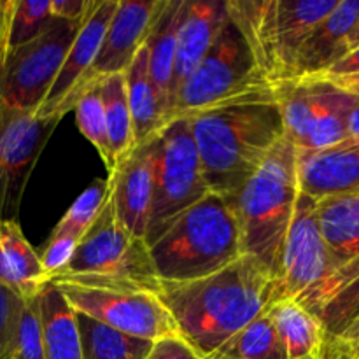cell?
Listing matches in <instances>:
<instances>
[{
    "instance_id": "obj_1",
    "label": "cell",
    "mask_w": 359,
    "mask_h": 359,
    "mask_svg": "<svg viewBox=\"0 0 359 359\" xmlns=\"http://www.w3.org/2000/svg\"><path fill=\"white\" fill-rule=\"evenodd\" d=\"M210 193L230 196L286 137L277 88L255 91L189 116Z\"/></svg>"
},
{
    "instance_id": "obj_2",
    "label": "cell",
    "mask_w": 359,
    "mask_h": 359,
    "mask_svg": "<svg viewBox=\"0 0 359 359\" xmlns=\"http://www.w3.org/2000/svg\"><path fill=\"white\" fill-rule=\"evenodd\" d=\"M273 279L251 256L191 283H161L158 298L177 332L200 356L209 358L238 330L269 309Z\"/></svg>"
},
{
    "instance_id": "obj_3",
    "label": "cell",
    "mask_w": 359,
    "mask_h": 359,
    "mask_svg": "<svg viewBox=\"0 0 359 359\" xmlns=\"http://www.w3.org/2000/svg\"><path fill=\"white\" fill-rule=\"evenodd\" d=\"M290 300L340 333L359 316V265H337L316 219V200L300 193L270 305ZM269 305V307H270Z\"/></svg>"
},
{
    "instance_id": "obj_4",
    "label": "cell",
    "mask_w": 359,
    "mask_h": 359,
    "mask_svg": "<svg viewBox=\"0 0 359 359\" xmlns=\"http://www.w3.org/2000/svg\"><path fill=\"white\" fill-rule=\"evenodd\" d=\"M298 195L297 147L284 137L262 167L237 191L224 196L241 228L242 256L262 263L272 279L279 272Z\"/></svg>"
},
{
    "instance_id": "obj_5",
    "label": "cell",
    "mask_w": 359,
    "mask_h": 359,
    "mask_svg": "<svg viewBox=\"0 0 359 359\" xmlns=\"http://www.w3.org/2000/svg\"><path fill=\"white\" fill-rule=\"evenodd\" d=\"M160 283L179 284L221 272L242 256L241 228L224 196L209 193L149 244Z\"/></svg>"
},
{
    "instance_id": "obj_6",
    "label": "cell",
    "mask_w": 359,
    "mask_h": 359,
    "mask_svg": "<svg viewBox=\"0 0 359 359\" xmlns=\"http://www.w3.org/2000/svg\"><path fill=\"white\" fill-rule=\"evenodd\" d=\"M49 283L153 294L161 290L149 245L123 226L114 212L111 193L102 212L77 244L69 265Z\"/></svg>"
},
{
    "instance_id": "obj_7",
    "label": "cell",
    "mask_w": 359,
    "mask_h": 359,
    "mask_svg": "<svg viewBox=\"0 0 359 359\" xmlns=\"http://www.w3.org/2000/svg\"><path fill=\"white\" fill-rule=\"evenodd\" d=\"M269 88L273 86L258 69L248 42L228 18L209 51L177 90L165 125Z\"/></svg>"
},
{
    "instance_id": "obj_8",
    "label": "cell",
    "mask_w": 359,
    "mask_h": 359,
    "mask_svg": "<svg viewBox=\"0 0 359 359\" xmlns=\"http://www.w3.org/2000/svg\"><path fill=\"white\" fill-rule=\"evenodd\" d=\"M209 193L189 119H172L154 135V189L146 230L147 245Z\"/></svg>"
},
{
    "instance_id": "obj_9",
    "label": "cell",
    "mask_w": 359,
    "mask_h": 359,
    "mask_svg": "<svg viewBox=\"0 0 359 359\" xmlns=\"http://www.w3.org/2000/svg\"><path fill=\"white\" fill-rule=\"evenodd\" d=\"M83 23L53 18L39 37L9 49L0 70V98L13 107L37 112Z\"/></svg>"
},
{
    "instance_id": "obj_10",
    "label": "cell",
    "mask_w": 359,
    "mask_h": 359,
    "mask_svg": "<svg viewBox=\"0 0 359 359\" xmlns=\"http://www.w3.org/2000/svg\"><path fill=\"white\" fill-rule=\"evenodd\" d=\"M53 286L58 287L77 314L88 316L116 332L149 342L179 335L174 319L158 294L146 291L97 290L76 284Z\"/></svg>"
},
{
    "instance_id": "obj_11",
    "label": "cell",
    "mask_w": 359,
    "mask_h": 359,
    "mask_svg": "<svg viewBox=\"0 0 359 359\" xmlns=\"http://www.w3.org/2000/svg\"><path fill=\"white\" fill-rule=\"evenodd\" d=\"M60 119L0 98V221H16L28 177Z\"/></svg>"
},
{
    "instance_id": "obj_12",
    "label": "cell",
    "mask_w": 359,
    "mask_h": 359,
    "mask_svg": "<svg viewBox=\"0 0 359 359\" xmlns=\"http://www.w3.org/2000/svg\"><path fill=\"white\" fill-rule=\"evenodd\" d=\"M163 2L165 0H149V2L118 0V7L105 32L100 51L93 65L81 77L77 86L60 107V118L74 111V105L86 91L97 88L109 77L126 72V69L135 60L137 53L146 46L147 37L160 16Z\"/></svg>"
},
{
    "instance_id": "obj_13",
    "label": "cell",
    "mask_w": 359,
    "mask_h": 359,
    "mask_svg": "<svg viewBox=\"0 0 359 359\" xmlns=\"http://www.w3.org/2000/svg\"><path fill=\"white\" fill-rule=\"evenodd\" d=\"M154 135L137 144L109 174L116 216L130 233L144 241L154 189Z\"/></svg>"
},
{
    "instance_id": "obj_14",
    "label": "cell",
    "mask_w": 359,
    "mask_h": 359,
    "mask_svg": "<svg viewBox=\"0 0 359 359\" xmlns=\"http://www.w3.org/2000/svg\"><path fill=\"white\" fill-rule=\"evenodd\" d=\"M226 20V2L182 0L181 20H179L177 39H175V65L168 111L174 104V98L181 84L209 51ZM167 116H165V121H167Z\"/></svg>"
},
{
    "instance_id": "obj_15",
    "label": "cell",
    "mask_w": 359,
    "mask_h": 359,
    "mask_svg": "<svg viewBox=\"0 0 359 359\" xmlns=\"http://www.w3.org/2000/svg\"><path fill=\"white\" fill-rule=\"evenodd\" d=\"M116 7H118V0H97L93 11L88 14L79 34L74 39L62 70H60L58 77L53 83L44 104L37 111L39 116H56V118H60L58 111L63 102L72 93L81 77L93 65Z\"/></svg>"
},
{
    "instance_id": "obj_16",
    "label": "cell",
    "mask_w": 359,
    "mask_h": 359,
    "mask_svg": "<svg viewBox=\"0 0 359 359\" xmlns=\"http://www.w3.org/2000/svg\"><path fill=\"white\" fill-rule=\"evenodd\" d=\"M359 20V0H340L339 6L312 30L294 62L293 81L314 79L349 53L347 39Z\"/></svg>"
},
{
    "instance_id": "obj_17",
    "label": "cell",
    "mask_w": 359,
    "mask_h": 359,
    "mask_svg": "<svg viewBox=\"0 0 359 359\" xmlns=\"http://www.w3.org/2000/svg\"><path fill=\"white\" fill-rule=\"evenodd\" d=\"M300 193L319 200L359 189V147L297 151Z\"/></svg>"
},
{
    "instance_id": "obj_18",
    "label": "cell",
    "mask_w": 359,
    "mask_h": 359,
    "mask_svg": "<svg viewBox=\"0 0 359 359\" xmlns=\"http://www.w3.org/2000/svg\"><path fill=\"white\" fill-rule=\"evenodd\" d=\"M340 0H276V53L279 86L293 81L297 55L316 27Z\"/></svg>"
},
{
    "instance_id": "obj_19",
    "label": "cell",
    "mask_w": 359,
    "mask_h": 359,
    "mask_svg": "<svg viewBox=\"0 0 359 359\" xmlns=\"http://www.w3.org/2000/svg\"><path fill=\"white\" fill-rule=\"evenodd\" d=\"M228 18L248 42L256 65L273 88H279L276 53V0H228Z\"/></svg>"
},
{
    "instance_id": "obj_20",
    "label": "cell",
    "mask_w": 359,
    "mask_h": 359,
    "mask_svg": "<svg viewBox=\"0 0 359 359\" xmlns=\"http://www.w3.org/2000/svg\"><path fill=\"white\" fill-rule=\"evenodd\" d=\"M48 280L39 251L25 238L18 219L0 221V284L30 300L41 294Z\"/></svg>"
},
{
    "instance_id": "obj_21",
    "label": "cell",
    "mask_w": 359,
    "mask_h": 359,
    "mask_svg": "<svg viewBox=\"0 0 359 359\" xmlns=\"http://www.w3.org/2000/svg\"><path fill=\"white\" fill-rule=\"evenodd\" d=\"M316 219L337 265H359V189L316 200Z\"/></svg>"
},
{
    "instance_id": "obj_22",
    "label": "cell",
    "mask_w": 359,
    "mask_h": 359,
    "mask_svg": "<svg viewBox=\"0 0 359 359\" xmlns=\"http://www.w3.org/2000/svg\"><path fill=\"white\" fill-rule=\"evenodd\" d=\"M312 97V126L302 151H323L347 140V116L358 97L323 79H304Z\"/></svg>"
},
{
    "instance_id": "obj_23",
    "label": "cell",
    "mask_w": 359,
    "mask_h": 359,
    "mask_svg": "<svg viewBox=\"0 0 359 359\" xmlns=\"http://www.w3.org/2000/svg\"><path fill=\"white\" fill-rule=\"evenodd\" d=\"M44 359H83L77 314L60 290L46 284L39 294Z\"/></svg>"
},
{
    "instance_id": "obj_24",
    "label": "cell",
    "mask_w": 359,
    "mask_h": 359,
    "mask_svg": "<svg viewBox=\"0 0 359 359\" xmlns=\"http://www.w3.org/2000/svg\"><path fill=\"white\" fill-rule=\"evenodd\" d=\"M125 83L132 116L133 140L137 146L149 140L158 130L163 128V107L149 72L146 46L137 53L132 65L126 69Z\"/></svg>"
},
{
    "instance_id": "obj_25",
    "label": "cell",
    "mask_w": 359,
    "mask_h": 359,
    "mask_svg": "<svg viewBox=\"0 0 359 359\" xmlns=\"http://www.w3.org/2000/svg\"><path fill=\"white\" fill-rule=\"evenodd\" d=\"M181 7L182 0H165L160 16L146 42L149 72L156 84L161 107H163V125L168 104H170L172 77H174L175 65V39H177L179 20H181Z\"/></svg>"
},
{
    "instance_id": "obj_26",
    "label": "cell",
    "mask_w": 359,
    "mask_h": 359,
    "mask_svg": "<svg viewBox=\"0 0 359 359\" xmlns=\"http://www.w3.org/2000/svg\"><path fill=\"white\" fill-rule=\"evenodd\" d=\"M266 314L283 340L287 359L316 353L328 332L316 316L290 300L272 304L266 309Z\"/></svg>"
},
{
    "instance_id": "obj_27",
    "label": "cell",
    "mask_w": 359,
    "mask_h": 359,
    "mask_svg": "<svg viewBox=\"0 0 359 359\" xmlns=\"http://www.w3.org/2000/svg\"><path fill=\"white\" fill-rule=\"evenodd\" d=\"M77 328L83 359H146L153 347L149 340L116 332L84 314H77Z\"/></svg>"
},
{
    "instance_id": "obj_28",
    "label": "cell",
    "mask_w": 359,
    "mask_h": 359,
    "mask_svg": "<svg viewBox=\"0 0 359 359\" xmlns=\"http://www.w3.org/2000/svg\"><path fill=\"white\" fill-rule=\"evenodd\" d=\"M207 359H287V354L265 311Z\"/></svg>"
},
{
    "instance_id": "obj_29",
    "label": "cell",
    "mask_w": 359,
    "mask_h": 359,
    "mask_svg": "<svg viewBox=\"0 0 359 359\" xmlns=\"http://www.w3.org/2000/svg\"><path fill=\"white\" fill-rule=\"evenodd\" d=\"M102 104H104L105 123H107L109 144L116 163L123 160L135 147L133 140L132 116H130L128 97H126L125 74H118L98 84ZM118 167V165H116Z\"/></svg>"
},
{
    "instance_id": "obj_30",
    "label": "cell",
    "mask_w": 359,
    "mask_h": 359,
    "mask_svg": "<svg viewBox=\"0 0 359 359\" xmlns=\"http://www.w3.org/2000/svg\"><path fill=\"white\" fill-rule=\"evenodd\" d=\"M74 112H76L77 128H79L81 133L90 140L91 146L98 151L102 161H104L105 167H107V172L112 174L118 163H116L114 156H112L111 144H109L104 104H102L98 88L86 91V93L77 100V104L74 105Z\"/></svg>"
},
{
    "instance_id": "obj_31",
    "label": "cell",
    "mask_w": 359,
    "mask_h": 359,
    "mask_svg": "<svg viewBox=\"0 0 359 359\" xmlns=\"http://www.w3.org/2000/svg\"><path fill=\"white\" fill-rule=\"evenodd\" d=\"M111 193V181L107 179H97L91 182L79 196L76 202L70 205V209L63 214L62 219L55 226V231H63V233H70L74 237L81 238L84 237L98 214L104 209L105 202Z\"/></svg>"
},
{
    "instance_id": "obj_32",
    "label": "cell",
    "mask_w": 359,
    "mask_h": 359,
    "mask_svg": "<svg viewBox=\"0 0 359 359\" xmlns=\"http://www.w3.org/2000/svg\"><path fill=\"white\" fill-rule=\"evenodd\" d=\"M2 359H44L39 297L25 300L14 332L11 335L9 347Z\"/></svg>"
},
{
    "instance_id": "obj_33",
    "label": "cell",
    "mask_w": 359,
    "mask_h": 359,
    "mask_svg": "<svg viewBox=\"0 0 359 359\" xmlns=\"http://www.w3.org/2000/svg\"><path fill=\"white\" fill-rule=\"evenodd\" d=\"M51 21V2L13 0L9 21V49L39 37Z\"/></svg>"
},
{
    "instance_id": "obj_34",
    "label": "cell",
    "mask_w": 359,
    "mask_h": 359,
    "mask_svg": "<svg viewBox=\"0 0 359 359\" xmlns=\"http://www.w3.org/2000/svg\"><path fill=\"white\" fill-rule=\"evenodd\" d=\"M77 244H79V238L74 237V235L53 230L49 241L46 242V245L39 252V258H41L46 273H48V279L60 273L69 265Z\"/></svg>"
},
{
    "instance_id": "obj_35",
    "label": "cell",
    "mask_w": 359,
    "mask_h": 359,
    "mask_svg": "<svg viewBox=\"0 0 359 359\" xmlns=\"http://www.w3.org/2000/svg\"><path fill=\"white\" fill-rule=\"evenodd\" d=\"M23 304V298H20L14 291L0 284V359L6 356L11 335H13Z\"/></svg>"
},
{
    "instance_id": "obj_36",
    "label": "cell",
    "mask_w": 359,
    "mask_h": 359,
    "mask_svg": "<svg viewBox=\"0 0 359 359\" xmlns=\"http://www.w3.org/2000/svg\"><path fill=\"white\" fill-rule=\"evenodd\" d=\"M146 359H205L200 356L181 335L163 337L153 342Z\"/></svg>"
},
{
    "instance_id": "obj_37",
    "label": "cell",
    "mask_w": 359,
    "mask_h": 359,
    "mask_svg": "<svg viewBox=\"0 0 359 359\" xmlns=\"http://www.w3.org/2000/svg\"><path fill=\"white\" fill-rule=\"evenodd\" d=\"M298 359H356V353H354L353 344L344 339L342 335L326 332L325 339L316 353Z\"/></svg>"
},
{
    "instance_id": "obj_38",
    "label": "cell",
    "mask_w": 359,
    "mask_h": 359,
    "mask_svg": "<svg viewBox=\"0 0 359 359\" xmlns=\"http://www.w3.org/2000/svg\"><path fill=\"white\" fill-rule=\"evenodd\" d=\"M97 0H53L51 14L53 18L65 21H83L86 20L88 14L93 11Z\"/></svg>"
},
{
    "instance_id": "obj_39",
    "label": "cell",
    "mask_w": 359,
    "mask_h": 359,
    "mask_svg": "<svg viewBox=\"0 0 359 359\" xmlns=\"http://www.w3.org/2000/svg\"><path fill=\"white\" fill-rule=\"evenodd\" d=\"M356 74H359V48H354L353 51H349L346 56H342L339 62L333 63V65L319 77H342L356 76ZM314 79H318V77H314Z\"/></svg>"
},
{
    "instance_id": "obj_40",
    "label": "cell",
    "mask_w": 359,
    "mask_h": 359,
    "mask_svg": "<svg viewBox=\"0 0 359 359\" xmlns=\"http://www.w3.org/2000/svg\"><path fill=\"white\" fill-rule=\"evenodd\" d=\"M13 0H0V70L9 51V21Z\"/></svg>"
},
{
    "instance_id": "obj_41",
    "label": "cell",
    "mask_w": 359,
    "mask_h": 359,
    "mask_svg": "<svg viewBox=\"0 0 359 359\" xmlns=\"http://www.w3.org/2000/svg\"><path fill=\"white\" fill-rule=\"evenodd\" d=\"M318 79L328 81L333 86H337L339 90L346 91V93L354 95L359 98V74L356 76H342V77H318Z\"/></svg>"
},
{
    "instance_id": "obj_42",
    "label": "cell",
    "mask_w": 359,
    "mask_h": 359,
    "mask_svg": "<svg viewBox=\"0 0 359 359\" xmlns=\"http://www.w3.org/2000/svg\"><path fill=\"white\" fill-rule=\"evenodd\" d=\"M359 142V98L347 116V140L342 144Z\"/></svg>"
},
{
    "instance_id": "obj_43",
    "label": "cell",
    "mask_w": 359,
    "mask_h": 359,
    "mask_svg": "<svg viewBox=\"0 0 359 359\" xmlns=\"http://www.w3.org/2000/svg\"><path fill=\"white\" fill-rule=\"evenodd\" d=\"M340 335H342L346 340H349L351 344L358 342V340H359V316L356 319H354V321H351L349 325H347V328L344 330Z\"/></svg>"
},
{
    "instance_id": "obj_44",
    "label": "cell",
    "mask_w": 359,
    "mask_h": 359,
    "mask_svg": "<svg viewBox=\"0 0 359 359\" xmlns=\"http://www.w3.org/2000/svg\"><path fill=\"white\" fill-rule=\"evenodd\" d=\"M354 48H359V20H358L356 27H354V30L351 32L349 39H347V49H349V51H353Z\"/></svg>"
},
{
    "instance_id": "obj_45",
    "label": "cell",
    "mask_w": 359,
    "mask_h": 359,
    "mask_svg": "<svg viewBox=\"0 0 359 359\" xmlns=\"http://www.w3.org/2000/svg\"><path fill=\"white\" fill-rule=\"evenodd\" d=\"M353 347H354V353H356V358L359 359V340H358V342L353 344Z\"/></svg>"
},
{
    "instance_id": "obj_46",
    "label": "cell",
    "mask_w": 359,
    "mask_h": 359,
    "mask_svg": "<svg viewBox=\"0 0 359 359\" xmlns=\"http://www.w3.org/2000/svg\"><path fill=\"white\" fill-rule=\"evenodd\" d=\"M340 146H351V147H359V142H351V144H340Z\"/></svg>"
},
{
    "instance_id": "obj_47",
    "label": "cell",
    "mask_w": 359,
    "mask_h": 359,
    "mask_svg": "<svg viewBox=\"0 0 359 359\" xmlns=\"http://www.w3.org/2000/svg\"><path fill=\"white\" fill-rule=\"evenodd\" d=\"M356 359H358V358H356Z\"/></svg>"
}]
</instances>
